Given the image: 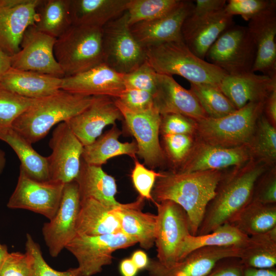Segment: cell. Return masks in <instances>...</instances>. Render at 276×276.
<instances>
[{
	"mask_svg": "<svg viewBox=\"0 0 276 276\" xmlns=\"http://www.w3.org/2000/svg\"><path fill=\"white\" fill-rule=\"evenodd\" d=\"M56 38L29 27L25 32L18 52L11 56V67L59 78L64 74L54 53Z\"/></svg>",
	"mask_w": 276,
	"mask_h": 276,
	"instance_id": "cell-14",
	"label": "cell"
},
{
	"mask_svg": "<svg viewBox=\"0 0 276 276\" xmlns=\"http://www.w3.org/2000/svg\"><path fill=\"white\" fill-rule=\"evenodd\" d=\"M194 3L182 1L169 14L158 19L136 23L130 26L132 34L145 49L162 43L183 40V23L192 10Z\"/></svg>",
	"mask_w": 276,
	"mask_h": 276,
	"instance_id": "cell-22",
	"label": "cell"
},
{
	"mask_svg": "<svg viewBox=\"0 0 276 276\" xmlns=\"http://www.w3.org/2000/svg\"><path fill=\"white\" fill-rule=\"evenodd\" d=\"M146 60L159 74L180 76L190 83L219 87L227 74L221 68L195 55L183 40L148 47Z\"/></svg>",
	"mask_w": 276,
	"mask_h": 276,
	"instance_id": "cell-4",
	"label": "cell"
},
{
	"mask_svg": "<svg viewBox=\"0 0 276 276\" xmlns=\"http://www.w3.org/2000/svg\"><path fill=\"white\" fill-rule=\"evenodd\" d=\"M264 103L250 102L225 116L218 118L206 117L196 121V139L224 147L247 145L257 121L263 113Z\"/></svg>",
	"mask_w": 276,
	"mask_h": 276,
	"instance_id": "cell-6",
	"label": "cell"
},
{
	"mask_svg": "<svg viewBox=\"0 0 276 276\" xmlns=\"http://www.w3.org/2000/svg\"><path fill=\"white\" fill-rule=\"evenodd\" d=\"M219 88L236 109L250 102H265L276 88V78L249 72L238 75H227Z\"/></svg>",
	"mask_w": 276,
	"mask_h": 276,
	"instance_id": "cell-24",
	"label": "cell"
},
{
	"mask_svg": "<svg viewBox=\"0 0 276 276\" xmlns=\"http://www.w3.org/2000/svg\"><path fill=\"white\" fill-rule=\"evenodd\" d=\"M47 157L50 178L64 184L75 180L80 172L84 146L65 122L53 130Z\"/></svg>",
	"mask_w": 276,
	"mask_h": 276,
	"instance_id": "cell-15",
	"label": "cell"
},
{
	"mask_svg": "<svg viewBox=\"0 0 276 276\" xmlns=\"http://www.w3.org/2000/svg\"><path fill=\"white\" fill-rule=\"evenodd\" d=\"M38 99L20 96L0 85V132L11 128L14 121Z\"/></svg>",
	"mask_w": 276,
	"mask_h": 276,
	"instance_id": "cell-40",
	"label": "cell"
},
{
	"mask_svg": "<svg viewBox=\"0 0 276 276\" xmlns=\"http://www.w3.org/2000/svg\"><path fill=\"white\" fill-rule=\"evenodd\" d=\"M154 105L160 115L177 113L195 121L208 117L193 93L166 75L157 74Z\"/></svg>",
	"mask_w": 276,
	"mask_h": 276,
	"instance_id": "cell-23",
	"label": "cell"
},
{
	"mask_svg": "<svg viewBox=\"0 0 276 276\" xmlns=\"http://www.w3.org/2000/svg\"><path fill=\"white\" fill-rule=\"evenodd\" d=\"M119 268L122 276H135L139 270L130 258L123 260Z\"/></svg>",
	"mask_w": 276,
	"mask_h": 276,
	"instance_id": "cell-54",
	"label": "cell"
},
{
	"mask_svg": "<svg viewBox=\"0 0 276 276\" xmlns=\"http://www.w3.org/2000/svg\"><path fill=\"white\" fill-rule=\"evenodd\" d=\"M239 258L245 267H275L276 227L268 232L249 236L240 247Z\"/></svg>",
	"mask_w": 276,
	"mask_h": 276,
	"instance_id": "cell-32",
	"label": "cell"
},
{
	"mask_svg": "<svg viewBox=\"0 0 276 276\" xmlns=\"http://www.w3.org/2000/svg\"><path fill=\"white\" fill-rule=\"evenodd\" d=\"M243 276H276V267L255 268L244 267Z\"/></svg>",
	"mask_w": 276,
	"mask_h": 276,
	"instance_id": "cell-53",
	"label": "cell"
},
{
	"mask_svg": "<svg viewBox=\"0 0 276 276\" xmlns=\"http://www.w3.org/2000/svg\"><path fill=\"white\" fill-rule=\"evenodd\" d=\"M162 146L166 157L176 170L188 158L196 141L195 135L166 134L162 135Z\"/></svg>",
	"mask_w": 276,
	"mask_h": 276,
	"instance_id": "cell-41",
	"label": "cell"
},
{
	"mask_svg": "<svg viewBox=\"0 0 276 276\" xmlns=\"http://www.w3.org/2000/svg\"><path fill=\"white\" fill-rule=\"evenodd\" d=\"M123 76L103 63L86 71L62 78L61 89L83 96L118 98L125 88Z\"/></svg>",
	"mask_w": 276,
	"mask_h": 276,
	"instance_id": "cell-21",
	"label": "cell"
},
{
	"mask_svg": "<svg viewBox=\"0 0 276 276\" xmlns=\"http://www.w3.org/2000/svg\"><path fill=\"white\" fill-rule=\"evenodd\" d=\"M252 201L265 204L276 203V167L269 168L258 179Z\"/></svg>",
	"mask_w": 276,
	"mask_h": 276,
	"instance_id": "cell-46",
	"label": "cell"
},
{
	"mask_svg": "<svg viewBox=\"0 0 276 276\" xmlns=\"http://www.w3.org/2000/svg\"><path fill=\"white\" fill-rule=\"evenodd\" d=\"M6 158L5 152L0 149V175L3 173L6 166Z\"/></svg>",
	"mask_w": 276,
	"mask_h": 276,
	"instance_id": "cell-58",
	"label": "cell"
},
{
	"mask_svg": "<svg viewBox=\"0 0 276 276\" xmlns=\"http://www.w3.org/2000/svg\"><path fill=\"white\" fill-rule=\"evenodd\" d=\"M256 48L247 27L233 25L224 31L207 52L206 61L235 75L251 72Z\"/></svg>",
	"mask_w": 276,
	"mask_h": 276,
	"instance_id": "cell-7",
	"label": "cell"
},
{
	"mask_svg": "<svg viewBox=\"0 0 276 276\" xmlns=\"http://www.w3.org/2000/svg\"><path fill=\"white\" fill-rule=\"evenodd\" d=\"M114 208L105 205L93 198L80 200L76 223L77 234L98 236L121 232Z\"/></svg>",
	"mask_w": 276,
	"mask_h": 276,
	"instance_id": "cell-29",
	"label": "cell"
},
{
	"mask_svg": "<svg viewBox=\"0 0 276 276\" xmlns=\"http://www.w3.org/2000/svg\"><path fill=\"white\" fill-rule=\"evenodd\" d=\"M182 0H129L127 6L129 26L163 17L176 9Z\"/></svg>",
	"mask_w": 276,
	"mask_h": 276,
	"instance_id": "cell-39",
	"label": "cell"
},
{
	"mask_svg": "<svg viewBox=\"0 0 276 276\" xmlns=\"http://www.w3.org/2000/svg\"><path fill=\"white\" fill-rule=\"evenodd\" d=\"M129 0H71L72 25L102 28L127 9Z\"/></svg>",
	"mask_w": 276,
	"mask_h": 276,
	"instance_id": "cell-27",
	"label": "cell"
},
{
	"mask_svg": "<svg viewBox=\"0 0 276 276\" xmlns=\"http://www.w3.org/2000/svg\"><path fill=\"white\" fill-rule=\"evenodd\" d=\"M244 266L239 258L223 259L205 276H243Z\"/></svg>",
	"mask_w": 276,
	"mask_h": 276,
	"instance_id": "cell-51",
	"label": "cell"
},
{
	"mask_svg": "<svg viewBox=\"0 0 276 276\" xmlns=\"http://www.w3.org/2000/svg\"><path fill=\"white\" fill-rule=\"evenodd\" d=\"M229 223L248 237L268 232L276 227V203L251 200Z\"/></svg>",
	"mask_w": 276,
	"mask_h": 276,
	"instance_id": "cell-34",
	"label": "cell"
},
{
	"mask_svg": "<svg viewBox=\"0 0 276 276\" xmlns=\"http://www.w3.org/2000/svg\"><path fill=\"white\" fill-rule=\"evenodd\" d=\"M224 8L183 39L190 50L202 59H204L207 52L219 36L234 25L233 16L228 14Z\"/></svg>",
	"mask_w": 276,
	"mask_h": 276,
	"instance_id": "cell-33",
	"label": "cell"
},
{
	"mask_svg": "<svg viewBox=\"0 0 276 276\" xmlns=\"http://www.w3.org/2000/svg\"><path fill=\"white\" fill-rule=\"evenodd\" d=\"M225 0H196L181 29L182 39L187 37L214 14L223 9Z\"/></svg>",
	"mask_w": 276,
	"mask_h": 276,
	"instance_id": "cell-42",
	"label": "cell"
},
{
	"mask_svg": "<svg viewBox=\"0 0 276 276\" xmlns=\"http://www.w3.org/2000/svg\"><path fill=\"white\" fill-rule=\"evenodd\" d=\"M0 140L8 144L18 156L21 168L31 178L50 180L47 157L37 153L32 144L12 127L0 132Z\"/></svg>",
	"mask_w": 276,
	"mask_h": 276,
	"instance_id": "cell-31",
	"label": "cell"
},
{
	"mask_svg": "<svg viewBox=\"0 0 276 276\" xmlns=\"http://www.w3.org/2000/svg\"><path fill=\"white\" fill-rule=\"evenodd\" d=\"M42 0H0V50L9 56L18 52L27 29L35 25Z\"/></svg>",
	"mask_w": 276,
	"mask_h": 276,
	"instance_id": "cell-16",
	"label": "cell"
},
{
	"mask_svg": "<svg viewBox=\"0 0 276 276\" xmlns=\"http://www.w3.org/2000/svg\"><path fill=\"white\" fill-rule=\"evenodd\" d=\"M117 100L128 109L142 112L153 107L154 95L145 90L125 88Z\"/></svg>",
	"mask_w": 276,
	"mask_h": 276,
	"instance_id": "cell-50",
	"label": "cell"
},
{
	"mask_svg": "<svg viewBox=\"0 0 276 276\" xmlns=\"http://www.w3.org/2000/svg\"><path fill=\"white\" fill-rule=\"evenodd\" d=\"M251 159H253L247 145L224 147L209 144L196 139L188 158L176 170L172 171L193 172L224 170L231 167L243 165Z\"/></svg>",
	"mask_w": 276,
	"mask_h": 276,
	"instance_id": "cell-18",
	"label": "cell"
},
{
	"mask_svg": "<svg viewBox=\"0 0 276 276\" xmlns=\"http://www.w3.org/2000/svg\"><path fill=\"white\" fill-rule=\"evenodd\" d=\"M269 168L265 163L251 159L224 172L209 203L196 235L209 233L229 223L251 200L255 184Z\"/></svg>",
	"mask_w": 276,
	"mask_h": 276,
	"instance_id": "cell-2",
	"label": "cell"
},
{
	"mask_svg": "<svg viewBox=\"0 0 276 276\" xmlns=\"http://www.w3.org/2000/svg\"><path fill=\"white\" fill-rule=\"evenodd\" d=\"M263 114L276 127V88L271 91L264 102Z\"/></svg>",
	"mask_w": 276,
	"mask_h": 276,
	"instance_id": "cell-52",
	"label": "cell"
},
{
	"mask_svg": "<svg viewBox=\"0 0 276 276\" xmlns=\"http://www.w3.org/2000/svg\"><path fill=\"white\" fill-rule=\"evenodd\" d=\"M93 99L60 90L38 99L14 121L12 128L32 144L43 139L54 125L83 111Z\"/></svg>",
	"mask_w": 276,
	"mask_h": 276,
	"instance_id": "cell-3",
	"label": "cell"
},
{
	"mask_svg": "<svg viewBox=\"0 0 276 276\" xmlns=\"http://www.w3.org/2000/svg\"><path fill=\"white\" fill-rule=\"evenodd\" d=\"M144 200L139 196L133 202L115 207L114 212L119 218L121 232L142 248L149 249L155 243L157 216L142 211Z\"/></svg>",
	"mask_w": 276,
	"mask_h": 276,
	"instance_id": "cell-25",
	"label": "cell"
},
{
	"mask_svg": "<svg viewBox=\"0 0 276 276\" xmlns=\"http://www.w3.org/2000/svg\"><path fill=\"white\" fill-rule=\"evenodd\" d=\"M247 27L256 48L251 72L276 78V1L251 19Z\"/></svg>",
	"mask_w": 276,
	"mask_h": 276,
	"instance_id": "cell-20",
	"label": "cell"
},
{
	"mask_svg": "<svg viewBox=\"0 0 276 276\" xmlns=\"http://www.w3.org/2000/svg\"><path fill=\"white\" fill-rule=\"evenodd\" d=\"M125 11L102 28L104 63L125 74L137 68L146 60V49L130 29Z\"/></svg>",
	"mask_w": 276,
	"mask_h": 276,
	"instance_id": "cell-8",
	"label": "cell"
},
{
	"mask_svg": "<svg viewBox=\"0 0 276 276\" xmlns=\"http://www.w3.org/2000/svg\"><path fill=\"white\" fill-rule=\"evenodd\" d=\"M157 73L147 60L133 71L123 74L125 88L136 89L154 94L156 89Z\"/></svg>",
	"mask_w": 276,
	"mask_h": 276,
	"instance_id": "cell-44",
	"label": "cell"
},
{
	"mask_svg": "<svg viewBox=\"0 0 276 276\" xmlns=\"http://www.w3.org/2000/svg\"><path fill=\"white\" fill-rule=\"evenodd\" d=\"M248 237L229 223H224L208 234L196 236L190 235L183 243L180 261L199 248L229 246L241 247Z\"/></svg>",
	"mask_w": 276,
	"mask_h": 276,
	"instance_id": "cell-36",
	"label": "cell"
},
{
	"mask_svg": "<svg viewBox=\"0 0 276 276\" xmlns=\"http://www.w3.org/2000/svg\"><path fill=\"white\" fill-rule=\"evenodd\" d=\"M8 253L7 246L0 243V267Z\"/></svg>",
	"mask_w": 276,
	"mask_h": 276,
	"instance_id": "cell-57",
	"label": "cell"
},
{
	"mask_svg": "<svg viewBox=\"0 0 276 276\" xmlns=\"http://www.w3.org/2000/svg\"><path fill=\"white\" fill-rule=\"evenodd\" d=\"M114 99L128 131L135 139L137 155L151 169L163 165L166 159L159 138L161 121L159 112L155 107L144 111H133Z\"/></svg>",
	"mask_w": 276,
	"mask_h": 276,
	"instance_id": "cell-11",
	"label": "cell"
},
{
	"mask_svg": "<svg viewBox=\"0 0 276 276\" xmlns=\"http://www.w3.org/2000/svg\"><path fill=\"white\" fill-rule=\"evenodd\" d=\"M54 53L64 77L104 63L102 28L72 25L56 39Z\"/></svg>",
	"mask_w": 276,
	"mask_h": 276,
	"instance_id": "cell-5",
	"label": "cell"
},
{
	"mask_svg": "<svg viewBox=\"0 0 276 276\" xmlns=\"http://www.w3.org/2000/svg\"><path fill=\"white\" fill-rule=\"evenodd\" d=\"M160 133L166 134L195 135L196 121L177 113L160 115Z\"/></svg>",
	"mask_w": 276,
	"mask_h": 276,
	"instance_id": "cell-48",
	"label": "cell"
},
{
	"mask_svg": "<svg viewBox=\"0 0 276 276\" xmlns=\"http://www.w3.org/2000/svg\"><path fill=\"white\" fill-rule=\"evenodd\" d=\"M130 259L139 270L146 269L149 263L147 254L141 250L134 251Z\"/></svg>",
	"mask_w": 276,
	"mask_h": 276,
	"instance_id": "cell-55",
	"label": "cell"
},
{
	"mask_svg": "<svg viewBox=\"0 0 276 276\" xmlns=\"http://www.w3.org/2000/svg\"><path fill=\"white\" fill-rule=\"evenodd\" d=\"M150 276V275H149Z\"/></svg>",
	"mask_w": 276,
	"mask_h": 276,
	"instance_id": "cell-59",
	"label": "cell"
},
{
	"mask_svg": "<svg viewBox=\"0 0 276 276\" xmlns=\"http://www.w3.org/2000/svg\"><path fill=\"white\" fill-rule=\"evenodd\" d=\"M11 67V57L0 50V81Z\"/></svg>",
	"mask_w": 276,
	"mask_h": 276,
	"instance_id": "cell-56",
	"label": "cell"
},
{
	"mask_svg": "<svg viewBox=\"0 0 276 276\" xmlns=\"http://www.w3.org/2000/svg\"><path fill=\"white\" fill-rule=\"evenodd\" d=\"M157 209L155 240L157 260L169 267L180 260V253L186 238L191 234L186 212L171 200L153 202Z\"/></svg>",
	"mask_w": 276,
	"mask_h": 276,
	"instance_id": "cell-9",
	"label": "cell"
},
{
	"mask_svg": "<svg viewBox=\"0 0 276 276\" xmlns=\"http://www.w3.org/2000/svg\"><path fill=\"white\" fill-rule=\"evenodd\" d=\"M160 176L161 172L148 169L136 158H134V165L131 177L140 196L153 202L152 191L156 179Z\"/></svg>",
	"mask_w": 276,
	"mask_h": 276,
	"instance_id": "cell-45",
	"label": "cell"
},
{
	"mask_svg": "<svg viewBox=\"0 0 276 276\" xmlns=\"http://www.w3.org/2000/svg\"><path fill=\"white\" fill-rule=\"evenodd\" d=\"M136 243L122 232L98 236L77 234L65 248L77 259L82 276H92L112 263L114 251Z\"/></svg>",
	"mask_w": 276,
	"mask_h": 276,
	"instance_id": "cell-10",
	"label": "cell"
},
{
	"mask_svg": "<svg viewBox=\"0 0 276 276\" xmlns=\"http://www.w3.org/2000/svg\"><path fill=\"white\" fill-rule=\"evenodd\" d=\"M252 159L261 161L269 167L275 166L276 127L263 113L259 117L252 136L247 145Z\"/></svg>",
	"mask_w": 276,
	"mask_h": 276,
	"instance_id": "cell-37",
	"label": "cell"
},
{
	"mask_svg": "<svg viewBox=\"0 0 276 276\" xmlns=\"http://www.w3.org/2000/svg\"><path fill=\"white\" fill-rule=\"evenodd\" d=\"M190 90L197 98L208 117L221 118L237 110L218 86L190 83Z\"/></svg>",
	"mask_w": 276,
	"mask_h": 276,
	"instance_id": "cell-38",
	"label": "cell"
},
{
	"mask_svg": "<svg viewBox=\"0 0 276 276\" xmlns=\"http://www.w3.org/2000/svg\"><path fill=\"white\" fill-rule=\"evenodd\" d=\"M80 205L76 181L65 183L57 212L52 219L43 224L42 228L44 242L52 257H57L76 235Z\"/></svg>",
	"mask_w": 276,
	"mask_h": 276,
	"instance_id": "cell-13",
	"label": "cell"
},
{
	"mask_svg": "<svg viewBox=\"0 0 276 276\" xmlns=\"http://www.w3.org/2000/svg\"><path fill=\"white\" fill-rule=\"evenodd\" d=\"M121 131L116 125L101 134L91 144L84 146L82 159L86 164L101 166L115 156L127 155L136 158V142L122 143L119 140Z\"/></svg>",
	"mask_w": 276,
	"mask_h": 276,
	"instance_id": "cell-30",
	"label": "cell"
},
{
	"mask_svg": "<svg viewBox=\"0 0 276 276\" xmlns=\"http://www.w3.org/2000/svg\"><path fill=\"white\" fill-rule=\"evenodd\" d=\"M122 115L113 98L94 96L90 105L65 122L84 146L93 143L102 133L104 128L116 125Z\"/></svg>",
	"mask_w": 276,
	"mask_h": 276,
	"instance_id": "cell-19",
	"label": "cell"
},
{
	"mask_svg": "<svg viewBox=\"0 0 276 276\" xmlns=\"http://www.w3.org/2000/svg\"><path fill=\"white\" fill-rule=\"evenodd\" d=\"M64 183L40 181L30 177L21 168L16 187L7 204L10 209L28 210L52 219L59 206Z\"/></svg>",
	"mask_w": 276,
	"mask_h": 276,
	"instance_id": "cell-12",
	"label": "cell"
},
{
	"mask_svg": "<svg viewBox=\"0 0 276 276\" xmlns=\"http://www.w3.org/2000/svg\"><path fill=\"white\" fill-rule=\"evenodd\" d=\"M32 259L26 251L9 252L0 267V276H32Z\"/></svg>",
	"mask_w": 276,
	"mask_h": 276,
	"instance_id": "cell-47",
	"label": "cell"
},
{
	"mask_svg": "<svg viewBox=\"0 0 276 276\" xmlns=\"http://www.w3.org/2000/svg\"><path fill=\"white\" fill-rule=\"evenodd\" d=\"M240 249L236 246L199 248L169 267L150 259L146 269L150 276H205L220 260L239 258Z\"/></svg>",
	"mask_w": 276,
	"mask_h": 276,
	"instance_id": "cell-17",
	"label": "cell"
},
{
	"mask_svg": "<svg viewBox=\"0 0 276 276\" xmlns=\"http://www.w3.org/2000/svg\"><path fill=\"white\" fill-rule=\"evenodd\" d=\"M25 247L32 259V276H82L78 267L63 271L52 268L44 260L39 245L29 234L26 235Z\"/></svg>",
	"mask_w": 276,
	"mask_h": 276,
	"instance_id": "cell-43",
	"label": "cell"
},
{
	"mask_svg": "<svg viewBox=\"0 0 276 276\" xmlns=\"http://www.w3.org/2000/svg\"><path fill=\"white\" fill-rule=\"evenodd\" d=\"M224 172H161L152 191L153 202L171 200L180 205L187 215L191 234L196 236Z\"/></svg>",
	"mask_w": 276,
	"mask_h": 276,
	"instance_id": "cell-1",
	"label": "cell"
},
{
	"mask_svg": "<svg viewBox=\"0 0 276 276\" xmlns=\"http://www.w3.org/2000/svg\"><path fill=\"white\" fill-rule=\"evenodd\" d=\"M71 0H42L37 8L35 27L55 38L62 35L72 25Z\"/></svg>",
	"mask_w": 276,
	"mask_h": 276,
	"instance_id": "cell-35",
	"label": "cell"
},
{
	"mask_svg": "<svg viewBox=\"0 0 276 276\" xmlns=\"http://www.w3.org/2000/svg\"><path fill=\"white\" fill-rule=\"evenodd\" d=\"M272 0H229L224 7L225 11L229 15H240L246 20L253 17L266 9Z\"/></svg>",
	"mask_w": 276,
	"mask_h": 276,
	"instance_id": "cell-49",
	"label": "cell"
},
{
	"mask_svg": "<svg viewBox=\"0 0 276 276\" xmlns=\"http://www.w3.org/2000/svg\"><path fill=\"white\" fill-rule=\"evenodd\" d=\"M62 78L11 67L0 81L5 88L25 98L40 99L61 90Z\"/></svg>",
	"mask_w": 276,
	"mask_h": 276,
	"instance_id": "cell-26",
	"label": "cell"
},
{
	"mask_svg": "<svg viewBox=\"0 0 276 276\" xmlns=\"http://www.w3.org/2000/svg\"><path fill=\"white\" fill-rule=\"evenodd\" d=\"M75 180L80 200L93 198L110 207L121 205L115 198L117 186L114 178L106 173L101 166L89 165L81 159L80 172Z\"/></svg>",
	"mask_w": 276,
	"mask_h": 276,
	"instance_id": "cell-28",
	"label": "cell"
}]
</instances>
